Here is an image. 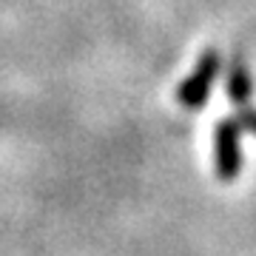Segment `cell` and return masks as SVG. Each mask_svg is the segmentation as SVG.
<instances>
[{
  "mask_svg": "<svg viewBox=\"0 0 256 256\" xmlns=\"http://www.w3.org/2000/svg\"><path fill=\"white\" fill-rule=\"evenodd\" d=\"M220 63L222 57L216 48H208V52H202L200 54V63L194 68L182 82H180V88H176V102L185 106L188 111H196L202 102L210 97V86L216 80V74H220Z\"/></svg>",
  "mask_w": 256,
  "mask_h": 256,
  "instance_id": "cell-1",
  "label": "cell"
},
{
  "mask_svg": "<svg viewBox=\"0 0 256 256\" xmlns=\"http://www.w3.org/2000/svg\"><path fill=\"white\" fill-rule=\"evenodd\" d=\"M239 122L236 120H222L216 126L214 151H216V174L222 182H234L242 168V151H239Z\"/></svg>",
  "mask_w": 256,
  "mask_h": 256,
  "instance_id": "cell-2",
  "label": "cell"
},
{
  "mask_svg": "<svg viewBox=\"0 0 256 256\" xmlns=\"http://www.w3.org/2000/svg\"><path fill=\"white\" fill-rule=\"evenodd\" d=\"M228 97L236 106H245L250 97H254V77L248 72V66L242 57H230V66H228V86H225Z\"/></svg>",
  "mask_w": 256,
  "mask_h": 256,
  "instance_id": "cell-3",
  "label": "cell"
},
{
  "mask_svg": "<svg viewBox=\"0 0 256 256\" xmlns=\"http://www.w3.org/2000/svg\"><path fill=\"white\" fill-rule=\"evenodd\" d=\"M236 122H239V128H242V131H250V134H256V108H245V106H242Z\"/></svg>",
  "mask_w": 256,
  "mask_h": 256,
  "instance_id": "cell-4",
  "label": "cell"
}]
</instances>
